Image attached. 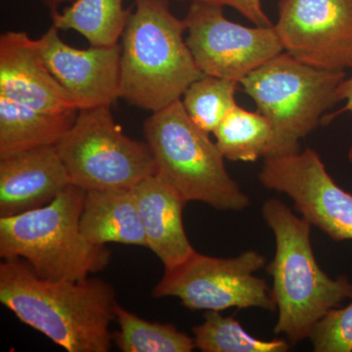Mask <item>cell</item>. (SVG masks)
<instances>
[{
  "mask_svg": "<svg viewBox=\"0 0 352 352\" xmlns=\"http://www.w3.org/2000/svg\"><path fill=\"white\" fill-rule=\"evenodd\" d=\"M131 14L124 0H75L51 18L58 29L78 32L90 46H111L122 38Z\"/></svg>",
  "mask_w": 352,
  "mask_h": 352,
  "instance_id": "d6986e66",
  "label": "cell"
},
{
  "mask_svg": "<svg viewBox=\"0 0 352 352\" xmlns=\"http://www.w3.org/2000/svg\"><path fill=\"white\" fill-rule=\"evenodd\" d=\"M275 29L284 50L317 68H352V0H280Z\"/></svg>",
  "mask_w": 352,
  "mask_h": 352,
  "instance_id": "8fae6325",
  "label": "cell"
},
{
  "mask_svg": "<svg viewBox=\"0 0 352 352\" xmlns=\"http://www.w3.org/2000/svg\"><path fill=\"white\" fill-rule=\"evenodd\" d=\"M56 148L72 184L85 191L131 189L157 173L149 145L126 136L109 106L78 110Z\"/></svg>",
  "mask_w": 352,
  "mask_h": 352,
  "instance_id": "52a82bcc",
  "label": "cell"
},
{
  "mask_svg": "<svg viewBox=\"0 0 352 352\" xmlns=\"http://www.w3.org/2000/svg\"><path fill=\"white\" fill-rule=\"evenodd\" d=\"M69 185L56 145L0 157V217L43 207Z\"/></svg>",
  "mask_w": 352,
  "mask_h": 352,
  "instance_id": "5bb4252c",
  "label": "cell"
},
{
  "mask_svg": "<svg viewBox=\"0 0 352 352\" xmlns=\"http://www.w3.org/2000/svg\"><path fill=\"white\" fill-rule=\"evenodd\" d=\"M78 112H38L0 96V157L56 145L73 126Z\"/></svg>",
  "mask_w": 352,
  "mask_h": 352,
  "instance_id": "e0dca14e",
  "label": "cell"
},
{
  "mask_svg": "<svg viewBox=\"0 0 352 352\" xmlns=\"http://www.w3.org/2000/svg\"><path fill=\"white\" fill-rule=\"evenodd\" d=\"M344 71L310 66L291 54L280 53L240 82L258 112L276 131L280 156L300 151V140L323 122L339 103Z\"/></svg>",
  "mask_w": 352,
  "mask_h": 352,
  "instance_id": "8992f818",
  "label": "cell"
},
{
  "mask_svg": "<svg viewBox=\"0 0 352 352\" xmlns=\"http://www.w3.org/2000/svg\"><path fill=\"white\" fill-rule=\"evenodd\" d=\"M0 96L38 112L58 115L78 111L48 68L41 41L23 32L0 36Z\"/></svg>",
  "mask_w": 352,
  "mask_h": 352,
  "instance_id": "4fadbf2b",
  "label": "cell"
},
{
  "mask_svg": "<svg viewBox=\"0 0 352 352\" xmlns=\"http://www.w3.org/2000/svg\"><path fill=\"white\" fill-rule=\"evenodd\" d=\"M144 135L157 175L187 201L231 212L251 205L249 197L229 175L226 157L208 133L190 120L182 100L153 113L145 120Z\"/></svg>",
  "mask_w": 352,
  "mask_h": 352,
  "instance_id": "5b68a950",
  "label": "cell"
},
{
  "mask_svg": "<svg viewBox=\"0 0 352 352\" xmlns=\"http://www.w3.org/2000/svg\"><path fill=\"white\" fill-rule=\"evenodd\" d=\"M180 2H201L214 6L232 7L242 14L250 22L256 27H270L273 25L270 17L264 12L261 0H177Z\"/></svg>",
  "mask_w": 352,
  "mask_h": 352,
  "instance_id": "cb8c5ba5",
  "label": "cell"
},
{
  "mask_svg": "<svg viewBox=\"0 0 352 352\" xmlns=\"http://www.w3.org/2000/svg\"><path fill=\"white\" fill-rule=\"evenodd\" d=\"M39 41L48 68L78 110L111 107L120 98L119 43L78 50L64 43L53 24Z\"/></svg>",
  "mask_w": 352,
  "mask_h": 352,
  "instance_id": "7c38bea8",
  "label": "cell"
},
{
  "mask_svg": "<svg viewBox=\"0 0 352 352\" xmlns=\"http://www.w3.org/2000/svg\"><path fill=\"white\" fill-rule=\"evenodd\" d=\"M87 191L69 185L51 203L0 217V256L21 258L43 279L78 281L107 267L111 251L80 232Z\"/></svg>",
  "mask_w": 352,
  "mask_h": 352,
  "instance_id": "277c9868",
  "label": "cell"
},
{
  "mask_svg": "<svg viewBox=\"0 0 352 352\" xmlns=\"http://www.w3.org/2000/svg\"><path fill=\"white\" fill-rule=\"evenodd\" d=\"M261 212L276 243L274 258L267 266L278 310L274 333L296 344L308 339L315 324L331 309L352 300V283L346 276L333 279L319 266L307 219L274 198L264 201Z\"/></svg>",
  "mask_w": 352,
  "mask_h": 352,
  "instance_id": "3957f363",
  "label": "cell"
},
{
  "mask_svg": "<svg viewBox=\"0 0 352 352\" xmlns=\"http://www.w3.org/2000/svg\"><path fill=\"white\" fill-rule=\"evenodd\" d=\"M239 82L204 75L190 85L182 102L190 120L201 131H215L227 113L236 105L235 94Z\"/></svg>",
  "mask_w": 352,
  "mask_h": 352,
  "instance_id": "7402d4cb",
  "label": "cell"
},
{
  "mask_svg": "<svg viewBox=\"0 0 352 352\" xmlns=\"http://www.w3.org/2000/svg\"><path fill=\"white\" fill-rule=\"evenodd\" d=\"M184 21L186 43L204 75L240 83L284 50L274 25L250 28L231 22L222 6L193 2Z\"/></svg>",
  "mask_w": 352,
  "mask_h": 352,
  "instance_id": "9c48e42d",
  "label": "cell"
},
{
  "mask_svg": "<svg viewBox=\"0 0 352 352\" xmlns=\"http://www.w3.org/2000/svg\"><path fill=\"white\" fill-rule=\"evenodd\" d=\"M80 228L90 244L119 243L148 248L132 188L87 191Z\"/></svg>",
  "mask_w": 352,
  "mask_h": 352,
  "instance_id": "2e32d148",
  "label": "cell"
},
{
  "mask_svg": "<svg viewBox=\"0 0 352 352\" xmlns=\"http://www.w3.org/2000/svg\"><path fill=\"white\" fill-rule=\"evenodd\" d=\"M197 349L204 352H286L284 339L263 340L250 335L240 322L219 311H207L205 321L193 328Z\"/></svg>",
  "mask_w": 352,
  "mask_h": 352,
  "instance_id": "44dd1931",
  "label": "cell"
},
{
  "mask_svg": "<svg viewBox=\"0 0 352 352\" xmlns=\"http://www.w3.org/2000/svg\"><path fill=\"white\" fill-rule=\"evenodd\" d=\"M0 302L68 352H108L118 302L112 285L99 278L51 281L21 258L0 263Z\"/></svg>",
  "mask_w": 352,
  "mask_h": 352,
  "instance_id": "6da1fadb",
  "label": "cell"
},
{
  "mask_svg": "<svg viewBox=\"0 0 352 352\" xmlns=\"http://www.w3.org/2000/svg\"><path fill=\"white\" fill-rule=\"evenodd\" d=\"M308 339L316 352H351L352 300L346 307L331 309L315 324Z\"/></svg>",
  "mask_w": 352,
  "mask_h": 352,
  "instance_id": "603a6c76",
  "label": "cell"
},
{
  "mask_svg": "<svg viewBox=\"0 0 352 352\" xmlns=\"http://www.w3.org/2000/svg\"><path fill=\"white\" fill-rule=\"evenodd\" d=\"M215 144L226 160L254 163L261 157L280 156L274 126L259 112L236 105L214 131Z\"/></svg>",
  "mask_w": 352,
  "mask_h": 352,
  "instance_id": "ac0fdd59",
  "label": "cell"
},
{
  "mask_svg": "<svg viewBox=\"0 0 352 352\" xmlns=\"http://www.w3.org/2000/svg\"><path fill=\"white\" fill-rule=\"evenodd\" d=\"M186 24L170 0H134L122 36L120 98L157 112L178 100L204 74L184 38Z\"/></svg>",
  "mask_w": 352,
  "mask_h": 352,
  "instance_id": "7a4b0ae2",
  "label": "cell"
},
{
  "mask_svg": "<svg viewBox=\"0 0 352 352\" xmlns=\"http://www.w3.org/2000/svg\"><path fill=\"white\" fill-rule=\"evenodd\" d=\"M116 320L119 331L113 333L116 346L122 352H191L195 340L173 324L146 321L118 305Z\"/></svg>",
  "mask_w": 352,
  "mask_h": 352,
  "instance_id": "ffe728a7",
  "label": "cell"
},
{
  "mask_svg": "<svg viewBox=\"0 0 352 352\" xmlns=\"http://www.w3.org/2000/svg\"><path fill=\"white\" fill-rule=\"evenodd\" d=\"M147 238L148 249L170 270L195 252L189 242L182 214L187 201L182 194L155 173L132 188Z\"/></svg>",
  "mask_w": 352,
  "mask_h": 352,
  "instance_id": "9a60e30c",
  "label": "cell"
},
{
  "mask_svg": "<svg viewBox=\"0 0 352 352\" xmlns=\"http://www.w3.org/2000/svg\"><path fill=\"white\" fill-rule=\"evenodd\" d=\"M349 163L352 164V144L351 145V148L349 150Z\"/></svg>",
  "mask_w": 352,
  "mask_h": 352,
  "instance_id": "4316f807",
  "label": "cell"
},
{
  "mask_svg": "<svg viewBox=\"0 0 352 352\" xmlns=\"http://www.w3.org/2000/svg\"><path fill=\"white\" fill-rule=\"evenodd\" d=\"M258 179L288 196L296 212L331 239L352 240V195L336 183L314 149L265 157Z\"/></svg>",
  "mask_w": 352,
  "mask_h": 352,
  "instance_id": "30bf717a",
  "label": "cell"
},
{
  "mask_svg": "<svg viewBox=\"0 0 352 352\" xmlns=\"http://www.w3.org/2000/svg\"><path fill=\"white\" fill-rule=\"evenodd\" d=\"M339 98L340 101H344V107L338 111L337 113H331L329 117L323 120V122H326V120H331L344 113H349L352 115V76L351 78H346L340 85Z\"/></svg>",
  "mask_w": 352,
  "mask_h": 352,
  "instance_id": "d4e9b609",
  "label": "cell"
},
{
  "mask_svg": "<svg viewBox=\"0 0 352 352\" xmlns=\"http://www.w3.org/2000/svg\"><path fill=\"white\" fill-rule=\"evenodd\" d=\"M41 1L43 2L44 6L47 7L51 17H52V16L56 15L57 13L60 12V6H63L67 2H74L75 0H41Z\"/></svg>",
  "mask_w": 352,
  "mask_h": 352,
  "instance_id": "484cf974",
  "label": "cell"
},
{
  "mask_svg": "<svg viewBox=\"0 0 352 352\" xmlns=\"http://www.w3.org/2000/svg\"><path fill=\"white\" fill-rule=\"evenodd\" d=\"M265 263V256L256 251L228 258L195 252L184 263L166 270L152 295L175 296L190 310L220 312L228 308H261L274 311L277 307L272 289L254 275Z\"/></svg>",
  "mask_w": 352,
  "mask_h": 352,
  "instance_id": "ba28073f",
  "label": "cell"
}]
</instances>
